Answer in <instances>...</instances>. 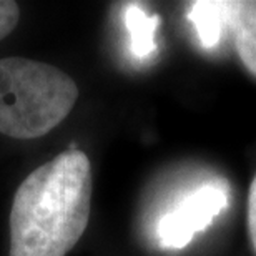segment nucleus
Returning <instances> with one entry per match:
<instances>
[{
	"label": "nucleus",
	"instance_id": "nucleus-8",
	"mask_svg": "<svg viewBox=\"0 0 256 256\" xmlns=\"http://www.w3.org/2000/svg\"><path fill=\"white\" fill-rule=\"evenodd\" d=\"M248 234L256 253V176L253 178L248 194Z\"/></svg>",
	"mask_w": 256,
	"mask_h": 256
},
{
	"label": "nucleus",
	"instance_id": "nucleus-1",
	"mask_svg": "<svg viewBox=\"0 0 256 256\" xmlns=\"http://www.w3.org/2000/svg\"><path fill=\"white\" fill-rule=\"evenodd\" d=\"M92 163L66 150L35 168L15 192L8 256H66L88 226Z\"/></svg>",
	"mask_w": 256,
	"mask_h": 256
},
{
	"label": "nucleus",
	"instance_id": "nucleus-6",
	"mask_svg": "<svg viewBox=\"0 0 256 256\" xmlns=\"http://www.w3.org/2000/svg\"><path fill=\"white\" fill-rule=\"evenodd\" d=\"M160 24L158 15H148L138 4L125 8V25L130 34L132 54L138 58H146L156 50L155 32Z\"/></svg>",
	"mask_w": 256,
	"mask_h": 256
},
{
	"label": "nucleus",
	"instance_id": "nucleus-2",
	"mask_svg": "<svg viewBox=\"0 0 256 256\" xmlns=\"http://www.w3.org/2000/svg\"><path fill=\"white\" fill-rule=\"evenodd\" d=\"M78 94L75 80L57 66L0 58V133L15 140L45 136L68 116Z\"/></svg>",
	"mask_w": 256,
	"mask_h": 256
},
{
	"label": "nucleus",
	"instance_id": "nucleus-5",
	"mask_svg": "<svg viewBox=\"0 0 256 256\" xmlns=\"http://www.w3.org/2000/svg\"><path fill=\"white\" fill-rule=\"evenodd\" d=\"M230 2L226 0H200L190 5L186 17L193 24L200 44L204 48L218 47L228 28Z\"/></svg>",
	"mask_w": 256,
	"mask_h": 256
},
{
	"label": "nucleus",
	"instance_id": "nucleus-3",
	"mask_svg": "<svg viewBox=\"0 0 256 256\" xmlns=\"http://www.w3.org/2000/svg\"><path fill=\"white\" fill-rule=\"evenodd\" d=\"M226 204L228 190L223 185L208 183L198 186L162 216L156 230L160 244L166 250L186 246L194 234L213 223Z\"/></svg>",
	"mask_w": 256,
	"mask_h": 256
},
{
	"label": "nucleus",
	"instance_id": "nucleus-4",
	"mask_svg": "<svg viewBox=\"0 0 256 256\" xmlns=\"http://www.w3.org/2000/svg\"><path fill=\"white\" fill-rule=\"evenodd\" d=\"M228 30L243 65L256 76V0L230 2Z\"/></svg>",
	"mask_w": 256,
	"mask_h": 256
},
{
	"label": "nucleus",
	"instance_id": "nucleus-7",
	"mask_svg": "<svg viewBox=\"0 0 256 256\" xmlns=\"http://www.w3.org/2000/svg\"><path fill=\"white\" fill-rule=\"evenodd\" d=\"M20 20L18 4L14 0H0V40H4L17 27Z\"/></svg>",
	"mask_w": 256,
	"mask_h": 256
}]
</instances>
